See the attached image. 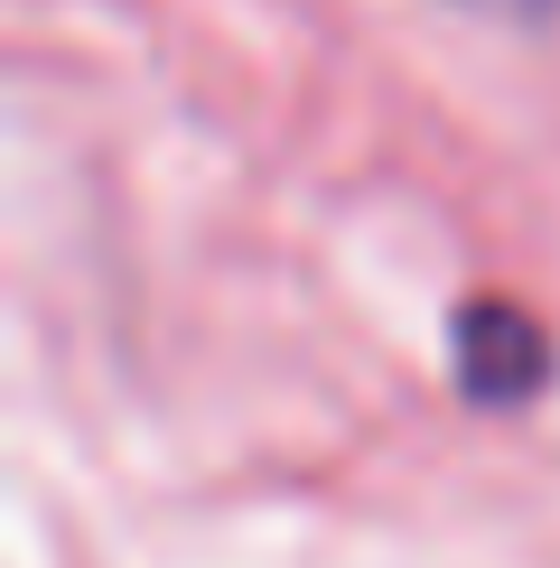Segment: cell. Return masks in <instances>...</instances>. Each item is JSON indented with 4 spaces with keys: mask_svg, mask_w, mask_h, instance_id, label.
Here are the masks:
<instances>
[{
    "mask_svg": "<svg viewBox=\"0 0 560 568\" xmlns=\"http://www.w3.org/2000/svg\"><path fill=\"white\" fill-rule=\"evenodd\" d=\"M458 383L467 400H523V392H542V373H551V354H542V326L523 317V307H496V298H477L458 317Z\"/></svg>",
    "mask_w": 560,
    "mask_h": 568,
    "instance_id": "1",
    "label": "cell"
}]
</instances>
